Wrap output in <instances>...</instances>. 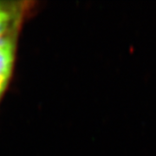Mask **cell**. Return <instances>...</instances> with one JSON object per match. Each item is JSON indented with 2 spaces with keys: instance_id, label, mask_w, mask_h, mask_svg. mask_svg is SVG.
I'll use <instances>...</instances> for the list:
<instances>
[{
  "instance_id": "1",
  "label": "cell",
  "mask_w": 156,
  "mask_h": 156,
  "mask_svg": "<svg viewBox=\"0 0 156 156\" xmlns=\"http://www.w3.org/2000/svg\"><path fill=\"white\" fill-rule=\"evenodd\" d=\"M23 26L18 25L0 37V103L13 76L18 40Z\"/></svg>"
},
{
  "instance_id": "2",
  "label": "cell",
  "mask_w": 156,
  "mask_h": 156,
  "mask_svg": "<svg viewBox=\"0 0 156 156\" xmlns=\"http://www.w3.org/2000/svg\"><path fill=\"white\" fill-rule=\"evenodd\" d=\"M34 1L0 0V37L23 23L34 12Z\"/></svg>"
}]
</instances>
